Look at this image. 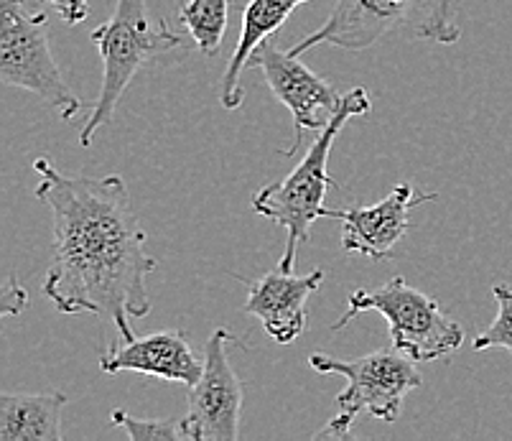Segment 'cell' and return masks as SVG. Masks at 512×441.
<instances>
[{
    "mask_svg": "<svg viewBox=\"0 0 512 441\" xmlns=\"http://www.w3.org/2000/svg\"><path fill=\"white\" fill-rule=\"evenodd\" d=\"M36 197L49 207L54 248L44 294L62 314L110 319L123 340H133L130 319L151 314L146 278L158 261L146 250L128 184L110 174L64 176L49 159H36Z\"/></svg>",
    "mask_w": 512,
    "mask_h": 441,
    "instance_id": "cell-1",
    "label": "cell"
},
{
    "mask_svg": "<svg viewBox=\"0 0 512 441\" xmlns=\"http://www.w3.org/2000/svg\"><path fill=\"white\" fill-rule=\"evenodd\" d=\"M370 110L372 100L362 87H355L352 92L342 95V105L334 113V118L329 120L327 128L314 138L301 164L286 179L255 192L253 210L286 230V250H283L281 266H278L283 271L296 268V255H299L301 245L309 243L311 225L329 215L324 197H327V189L334 187V181L329 179L327 171L334 141H337V136L344 131V125L349 120L370 115Z\"/></svg>",
    "mask_w": 512,
    "mask_h": 441,
    "instance_id": "cell-2",
    "label": "cell"
},
{
    "mask_svg": "<svg viewBox=\"0 0 512 441\" xmlns=\"http://www.w3.org/2000/svg\"><path fill=\"white\" fill-rule=\"evenodd\" d=\"M92 41L102 57V85L85 128L79 133L82 146L113 120L118 102L130 82L153 59L164 57L181 44V36L169 29L164 18H153L146 0H115L113 16L92 31Z\"/></svg>",
    "mask_w": 512,
    "mask_h": 441,
    "instance_id": "cell-3",
    "label": "cell"
},
{
    "mask_svg": "<svg viewBox=\"0 0 512 441\" xmlns=\"http://www.w3.org/2000/svg\"><path fill=\"white\" fill-rule=\"evenodd\" d=\"M365 311L383 314L390 324V340L395 350L416 362H434L449 357L464 342V327L446 314L434 296L413 289L403 276L390 278L388 283L367 291L349 294L347 309L332 324V329L347 327Z\"/></svg>",
    "mask_w": 512,
    "mask_h": 441,
    "instance_id": "cell-4",
    "label": "cell"
},
{
    "mask_svg": "<svg viewBox=\"0 0 512 441\" xmlns=\"http://www.w3.org/2000/svg\"><path fill=\"white\" fill-rule=\"evenodd\" d=\"M0 80L21 87L72 120L85 102L64 82L49 46V18L29 0H0Z\"/></svg>",
    "mask_w": 512,
    "mask_h": 441,
    "instance_id": "cell-5",
    "label": "cell"
},
{
    "mask_svg": "<svg viewBox=\"0 0 512 441\" xmlns=\"http://www.w3.org/2000/svg\"><path fill=\"white\" fill-rule=\"evenodd\" d=\"M441 0H337L324 26L296 41L288 54L301 57L319 44L344 51H365L393 31L439 39Z\"/></svg>",
    "mask_w": 512,
    "mask_h": 441,
    "instance_id": "cell-6",
    "label": "cell"
},
{
    "mask_svg": "<svg viewBox=\"0 0 512 441\" xmlns=\"http://www.w3.org/2000/svg\"><path fill=\"white\" fill-rule=\"evenodd\" d=\"M309 365L321 375H342L347 380L337 396L339 411H347L352 416L367 411L372 419L385 421V424L398 421L406 396L423 383L416 360L395 347L375 350L355 360H339V357L314 352L309 357Z\"/></svg>",
    "mask_w": 512,
    "mask_h": 441,
    "instance_id": "cell-7",
    "label": "cell"
},
{
    "mask_svg": "<svg viewBox=\"0 0 512 441\" xmlns=\"http://www.w3.org/2000/svg\"><path fill=\"white\" fill-rule=\"evenodd\" d=\"M227 345L242 347L230 329H214L204 345V370L189 388V408L181 421L189 441H237L245 391L227 357Z\"/></svg>",
    "mask_w": 512,
    "mask_h": 441,
    "instance_id": "cell-8",
    "label": "cell"
},
{
    "mask_svg": "<svg viewBox=\"0 0 512 441\" xmlns=\"http://www.w3.org/2000/svg\"><path fill=\"white\" fill-rule=\"evenodd\" d=\"M248 67L263 72V82L273 92L281 105H286L293 118V141L291 146L283 148L281 156L291 159L293 153L299 151L306 131L321 133L334 118V113L342 105V95L321 80L319 74L311 72L299 57L283 51L273 41H263L253 51Z\"/></svg>",
    "mask_w": 512,
    "mask_h": 441,
    "instance_id": "cell-9",
    "label": "cell"
},
{
    "mask_svg": "<svg viewBox=\"0 0 512 441\" xmlns=\"http://www.w3.org/2000/svg\"><path fill=\"white\" fill-rule=\"evenodd\" d=\"M439 194L418 192L413 184L400 181L398 187L372 207H349V210H332V220L342 222V250L360 253L370 261H385L395 250V245L408 235V212L423 202H434Z\"/></svg>",
    "mask_w": 512,
    "mask_h": 441,
    "instance_id": "cell-10",
    "label": "cell"
},
{
    "mask_svg": "<svg viewBox=\"0 0 512 441\" xmlns=\"http://www.w3.org/2000/svg\"><path fill=\"white\" fill-rule=\"evenodd\" d=\"M100 370L107 375L143 373L192 388L202 378L204 357L194 352L181 329H164L110 345L100 352Z\"/></svg>",
    "mask_w": 512,
    "mask_h": 441,
    "instance_id": "cell-11",
    "label": "cell"
},
{
    "mask_svg": "<svg viewBox=\"0 0 512 441\" xmlns=\"http://www.w3.org/2000/svg\"><path fill=\"white\" fill-rule=\"evenodd\" d=\"M321 283H324V271L296 276L293 271L276 268L258 281H248V299L242 309L258 319L263 332L273 342L291 345L309 324L306 304L319 291Z\"/></svg>",
    "mask_w": 512,
    "mask_h": 441,
    "instance_id": "cell-12",
    "label": "cell"
},
{
    "mask_svg": "<svg viewBox=\"0 0 512 441\" xmlns=\"http://www.w3.org/2000/svg\"><path fill=\"white\" fill-rule=\"evenodd\" d=\"M309 0H250L245 11H242V29L240 39H237L235 51H232L230 62L225 67V77H222L220 102L225 110H237L245 100V90H242V74L248 69L253 51L258 49L263 41L271 39L283 23L291 18V13L299 6H304Z\"/></svg>",
    "mask_w": 512,
    "mask_h": 441,
    "instance_id": "cell-13",
    "label": "cell"
},
{
    "mask_svg": "<svg viewBox=\"0 0 512 441\" xmlns=\"http://www.w3.org/2000/svg\"><path fill=\"white\" fill-rule=\"evenodd\" d=\"M64 393H3L0 441H59Z\"/></svg>",
    "mask_w": 512,
    "mask_h": 441,
    "instance_id": "cell-14",
    "label": "cell"
},
{
    "mask_svg": "<svg viewBox=\"0 0 512 441\" xmlns=\"http://www.w3.org/2000/svg\"><path fill=\"white\" fill-rule=\"evenodd\" d=\"M230 3L232 0H181L179 3V21L207 57H214L220 51L227 31Z\"/></svg>",
    "mask_w": 512,
    "mask_h": 441,
    "instance_id": "cell-15",
    "label": "cell"
},
{
    "mask_svg": "<svg viewBox=\"0 0 512 441\" xmlns=\"http://www.w3.org/2000/svg\"><path fill=\"white\" fill-rule=\"evenodd\" d=\"M492 296L497 301V317L492 319L490 327L474 337L472 347L477 352L500 347V350H507L512 355V289L497 283V286H492Z\"/></svg>",
    "mask_w": 512,
    "mask_h": 441,
    "instance_id": "cell-16",
    "label": "cell"
},
{
    "mask_svg": "<svg viewBox=\"0 0 512 441\" xmlns=\"http://www.w3.org/2000/svg\"><path fill=\"white\" fill-rule=\"evenodd\" d=\"M110 424L123 426L130 441H179L184 439L181 421L174 419H138L128 411H113Z\"/></svg>",
    "mask_w": 512,
    "mask_h": 441,
    "instance_id": "cell-17",
    "label": "cell"
},
{
    "mask_svg": "<svg viewBox=\"0 0 512 441\" xmlns=\"http://www.w3.org/2000/svg\"><path fill=\"white\" fill-rule=\"evenodd\" d=\"M29 309V291L23 289L16 276H8L0 291V314L3 317H21V311Z\"/></svg>",
    "mask_w": 512,
    "mask_h": 441,
    "instance_id": "cell-18",
    "label": "cell"
},
{
    "mask_svg": "<svg viewBox=\"0 0 512 441\" xmlns=\"http://www.w3.org/2000/svg\"><path fill=\"white\" fill-rule=\"evenodd\" d=\"M357 416L347 411H339V416H334L332 421L321 426L319 431H314V439H334V441H344V439H352V424H355Z\"/></svg>",
    "mask_w": 512,
    "mask_h": 441,
    "instance_id": "cell-19",
    "label": "cell"
},
{
    "mask_svg": "<svg viewBox=\"0 0 512 441\" xmlns=\"http://www.w3.org/2000/svg\"><path fill=\"white\" fill-rule=\"evenodd\" d=\"M456 6L459 0H441L439 6V44H454L459 41V26H456Z\"/></svg>",
    "mask_w": 512,
    "mask_h": 441,
    "instance_id": "cell-20",
    "label": "cell"
},
{
    "mask_svg": "<svg viewBox=\"0 0 512 441\" xmlns=\"http://www.w3.org/2000/svg\"><path fill=\"white\" fill-rule=\"evenodd\" d=\"M46 3L57 8V13L67 26H77L90 13V0H46Z\"/></svg>",
    "mask_w": 512,
    "mask_h": 441,
    "instance_id": "cell-21",
    "label": "cell"
}]
</instances>
